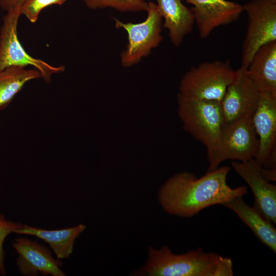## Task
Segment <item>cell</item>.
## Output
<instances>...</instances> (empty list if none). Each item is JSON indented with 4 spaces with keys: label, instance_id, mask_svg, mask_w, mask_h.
<instances>
[{
    "label": "cell",
    "instance_id": "6da1fadb",
    "mask_svg": "<svg viewBox=\"0 0 276 276\" xmlns=\"http://www.w3.org/2000/svg\"><path fill=\"white\" fill-rule=\"evenodd\" d=\"M230 169L228 166L218 167L200 178L187 172L173 175L159 189L160 206L168 214L190 218L210 206L243 197L248 191L245 186L233 188L227 183Z\"/></svg>",
    "mask_w": 276,
    "mask_h": 276
},
{
    "label": "cell",
    "instance_id": "7a4b0ae2",
    "mask_svg": "<svg viewBox=\"0 0 276 276\" xmlns=\"http://www.w3.org/2000/svg\"><path fill=\"white\" fill-rule=\"evenodd\" d=\"M229 258L200 247L180 254L167 245L159 249L150 246L145 265L131 275L137 276H233Z\"/></svg>",
    "mask_w": 276,
    "mask_h": 276
},
{
    "label": "cell",
    "instance_id": "3957f363",
    "mask_svg": "<svg viewBox=\"0 0 276 276\" xmlns=\"http://www.w3.org/2000/svg\"><path fill=\"white\" fill-rule=\"evenodd\" d=\"M259 146L251 118L224 124L216 143L207 149L208 172L216 170L226 160L244 162L255 158Z\"/></svg>",
    "mask_w": 276,
    "mask_h": 276
},
{
    "label": "cell",
    "instance_id": "277c9868",
    "mask_svg": "<svg viewBox=\"0 0 276 276\" xmlns=\"http://www.w3.org/2000/svg\"><path fill=\"white\" fill-rule=\"evenodd\" d=\"M183 128L207 149L216 143L224 125L220 102L177 95Z\"/></svg>",
    "mask_w": 276,
    "mask_h": 276
},
{
    "label": "cell",
    "instance_id": "5b68a950",
    "mask_svg": "<svg viewBox=\"0 0 276 276\" xmlns=\"http://www.w3.org/2000/svg\"><path fill=\"white\" fill-rule=\"evenodd\" d=\"M235 75V71L229 60L204 62L185 73L178 94L189 98L221 102Z\"/></svg>",
    "mask_w": 276,
    "mask_h": 276
},
{
    "label": "cell",
    "instance_id": "8992f818",
    "mask_svg": "<svg viewBox=\"0 0 276 276\" xmlns=\"http://www.w3.org/2000/svg\"><path fill=\"white\" fill-rule=\"evenodd\" d=\"M147 18L138 24L124 23L114 18L117 29L123 28L128 34V44L121 54V62L124 67L137 63L142 58L148 56L152 49L156 48L163 40L161 35L162 17L156 4L150 2Z\"/></svg>",
    "mask_w": 276,
    "mask_h": 276
},
{
    "label": "cell",
    "instance_id": "52a82bcc",
    "mask_svg": "<svg viewBox=\"0 0 276 276\" xmlns=\"http://www.w3.org/2000/svg\"><path fill=\"white\" fill-rule=\"evenodd\" d=\"M242 6L247 16V29L242 47L241 66L247 68L262 45L276 40V2L251 0Z\"/></svg>",
    "mask_w": 276,
    "mask_h": 276
},
{
    "label": "cell",
    "instance_id": "ba28073f",
    "mask_svg": "<svg viewBox=\"0 0 276 276\" xmlns=\"http://www.w3.org/2000/svg\"><path fill=\"white\" fill-rule=\"evenodd\" d=\"M19 11H10L3 17L0 31V72L10 66L26 67L32 66L37 70L46 83H50L53 75L62 73L63 65L54 66L28 54L19 41L17 27Z\"/></svg>",
    "mask_w": 276,
    "mask_h": 276
},
{
    "label": "cell",
    "instance_id": "9c48e42d",
    "mask_svg": "<svg viewBox=\"0 0 276 276\" xmlns=\"http://www.w3.org/2000/svg\"><path fill=\"white\" fill-rule=\"evenodd\" d=\"M261 92L249 77L246 68L235 71L234 78L220 102L224 124L251 118L259 102Z\"/></svg>",
    "mask_w": 276,
    "mask_h": 276
},
{
    "label": "cell",
    "instance_id": "30bf717a",
    "mask_svg": "<svg viewBox=\"0 0 276 276\" xmlns=\"http://www.w3.org/2000/svg\"><path fill=\"white\" fill-rule=\"evenodd\" d=\"M12 246L18 256L16 265L24 275L65 276L61 270L62 260L55 259L51 251L36 241L21 237L14 239Z\"/></svg>",
    "mask_w": 276,
    "mask_h": 276
},
{
    "label": "cell",
    "instance_id": "8fae6325",
    "mask_svg": "<svg viewBox=\"0 0 276 276\" xmlns=\"http://www.w3.org/2000/svg\"><path fill=\"white\" fill-rule=\"evenodd\" d=\"M251 121L259 140V150L254 158L261 166L276 156V91L261 92Z\"/></svg>",
    "mask_w": 276,
    "mask_h": 276
},
{
    "label": "cell",
    "instance_id": "7c38bea8",
    "mask_svg": "<svg viewBox=\"0 0 276 276\" xmlns=\"http://www.w3.org/2000/svg\"><path fill=\"white\" fill-rule=\"evenodd\" d=\"M232 166L247 183L254 194V208L266 219L276 223V186L263 176L261 166L254 158L244 162L234 161Z\"/></svg>",
    "mask_w": 276,
    "mask_h": 276
},
{
    "label": "cell",
    "instance_id": "4fadbf2b",
    "mask_svg": "<svg viewBox=\"0 0 276 276\" xmlns=\"http://www.w3.org/2000/svg\"><path fill=\"white\" fill-rule=\"evenodd\" d=\"M193 5L199 36L205 39L217 28L237 21L243 12V6L226 0H185Z\"/></svg>",
    "mask_w": 276,
    "mask_h": 276
},
{
    "label": "cell",
    "instance_id": "5bb4252c",
    "mask_svg": "<svg viewBox=\"0 0 276 276\" xmlns=\"http://www.w3.org/2000/svg\"><path fill=\"white\" fill-rule=\"evenodd\" d=\"M156 1L158 10L164 19L163 26L168 30L172 44L177 47L193 29V13L182 4L181 0Z\"/></svg>",
    "mask_w": 276,
    "mask_h": 276
},
{
    "label": "cell",
    "instance_id": "9a60e30c",
    "mask_svg": "<svg viewBox=\"0 0 276 276\" xmlns=\"http://www.w3.org/2000/svg\"><path fill=\"white\" fill-rule=\"evenodd\" d=\"M247 73L260 91H276V40L262 45L246 68Z\"/></svg>",
    "mask_w": 276,
    "mask_h": 276
},
{
    "label": "cell",
    "instance_id": "2e32d148",
    "mask_svg": "<svg viewBox=\"0 0 276 276\" xmlns=\"http://www.w3.org/2000/svg\"><path fill=\"white\" fill-rule=\"evenodd\" d=\"M86 225L80 224L66 228L47 230L26 224L16 231L15 234L33 236L48 243L56 258H68L73 252L76 240L84 231Z\"/></svg>",
    "mask_w": 276,
    "mask_h": 276
},
{
    "label": "cell",
    "instance_id": "e0dca14e",
    "mask_svg": "<svg viewBox=\"0 0 276 276\" xmlns=\"http://www.w3.org/2000/svg\"><path fill=\"white\" fill-rule=\"evenodd\" d=\"M223 205L233 211L262 243L275 253L276 229L272 222L248 205L242 196L235 197Z\"/></svg>",
    "mask_w": 276,
    "mask_h": 276
},
{
    "label": "cell",
    "instance_id": "ac0fdd59",
    "mask_svg": "<svg viewBox=\"0 0 276 276\" xmlns=\"http://www.w3.org/2000/svg\"><path fill=\"white\" fill-rule=\"evenodd\" d=\"M41 78L36 69L10 66L0 72V111L6 108L29 81Z\"/></svg>",
    "mask_w": 276,
    "mask_h": 276
},
{
    "label": "cell",
    "instance_id": "d6986e66",
    "mask_svg": "<svg viewBox=\"0 0 276 276\" xmlns=\"http://www.w3.org/2000/svg\"><path fill=\"white\" fill-rule=\"evenodd\" d=\"M91 9L112 8L121 12L146 11L148 4L141 0H83Z\"/></svg>",
    "mask_w": 276,
    "mask_h": 276
},
{
    "label": "cell",
    "instance_id": "ffe728a7",
    "mask_svg": "<svg viewBox=\"0 0 276 276\" xmlns=\"http://www.w3.org/2000/svg\"><path fill=\"white\" fill-rule=\"evenodd\" d=\"M66 0H26L22 5L20 14L24 15L32 23H35L42 9L49 6L62 5Z\"/></svg>",
    "mask_w": 276,
    "mask_h": 276
},
{
    "label": "cell",
    "instance_id": "44dd1931",
    "mask_svg": "<svg viewBox=\"0 0 276 276\" xmlns=\"http://www.w3.org/2000/svg\"><path fill=\"white\" fill-rule=\"evenodd\" d=\"M22 224L18 222L7 219L5 216L0 213V275L6 274L4 260L5 252L4 249V243L7 237L11 233H15L20 228Z\"/></svg>",
    "mask_w": 276,
    "mask_h": 276
},
{
    "label": "cell",
    "instance_id": "7402d4cb",
    "mask_svg": "<svg viewBox=\"0 0 276 276\" xmlns=\"http://www.w3.org/2000/svg\"><path fill=\"white\" fill-rule=\"evenodd\" d=\"M26 0H0V7L7 12L19 11Z\"/></svg>",
    "mask_w": 276,
    "mask_h": 276
},
{
    "label": "cell",
    "instance_id": "603a6c76",
    "mask_svg": "<svg viewBox=\"0 0 276 276\" xmlns=\"http://www.w3.org/2000/svg\"><path fill=\"white\" fill-rule=\"evenodd\" d=\"M271 1H273L274 2H276V0H271Z\"/></svg>",
    "mask_w": 276,
    "mask_h": 276
},
{
    "label": "cell",
    "instance_id": "cb8c5ba5",
    "mask_svg": "<svg viewBox=\"0 0 276 276\" xmlns=\"http://www.w3.org/2000/svg\"><path fill=\"white\" fill-rule=\"evenodd\" d=\"M141 1H145V0H141Z\"/></svg>",
    "mask_w": 276,
    "mask_h": 276
}]
</instances>
